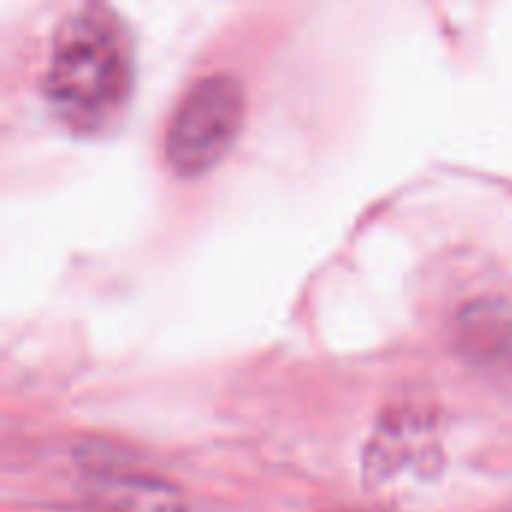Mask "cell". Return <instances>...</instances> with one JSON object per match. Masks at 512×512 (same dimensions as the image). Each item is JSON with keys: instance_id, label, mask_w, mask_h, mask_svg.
<instances>
[{"instance_id": "obj_1", "label": "cell", "mask_w": 512, "mask_h": 512, "mask_svg": "<svg viewBox=\"0 0 512 512\" xmlns=\"http://www.w3.org/2000/svg\"><path fill=\"white\" fill-rule=\"evenodd\" d=\"M135 84V42L126 21L105 3L69 9L51 36L42 93L54 117L78 132L111 129Z\"/></svg>"}, {"instance_id": "obj_2", "label": "cell", "mask_w": 512, "mask_h": 512, "mask_svg": "<svg viewBox=\"0 0 512 512\" xmlns=\"http://www.w3.org/2000/svg\"><path fill=\"white\" fill-rule=\"evenodd\" d=\"M246 120V90L228 72L195 78L177 99L165 126V159L180 177L216 168L234 147Z\"/></svg>"}, {"instance_id": "obj_3", "label": "cell", "mask_w": 512, "mask_h": 512, "mask_svg": "<svg viewBox=\"0 0 512 512\" xmlns=\"http://www.w3.org/2000/svg\"><path fill=\"white\" fill-rule=\"evenodd\" d=\"M99 512H186L174 486L156 477H102L93 486Z\"/></svg>"}]
</instances>
